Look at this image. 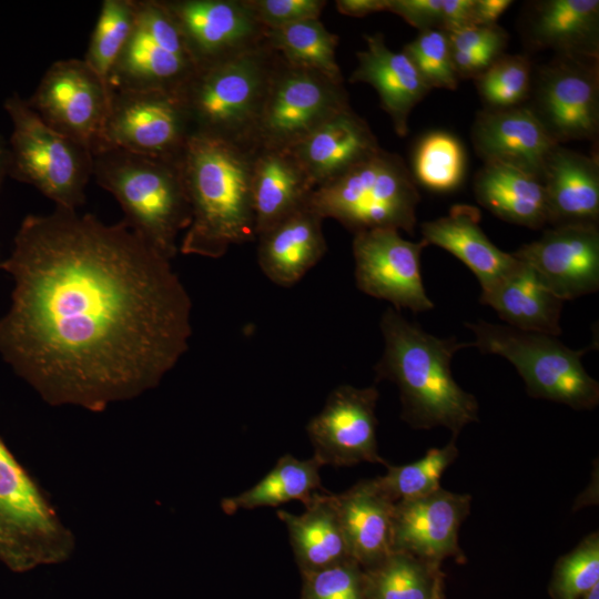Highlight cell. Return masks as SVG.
I'll return each instance as SVG.
<instances>
[{
    "instance_id": "cell-33",
    "label": "cell",
    "mask_w": 599,
    "mask_h": 599,
    "mask_svg": "<svg viewBox=\"0 0 599 599\" xmlns=\"http://www.w3.org/2000/svg\"><path fill=\"white\" fill-rule=\"evenodd\" d=\"M444 572L403 551H392L364 569L365 599H434L444 593Z\"/></svg>"
},
{
    "instance_id": "cell-41",
    "label": "cell",
    "mask_w": 599,
    "mask_h": 599,
    "mask_svg": "<svg viewBox=\"0 0 599 599\" xmlns=\"http://www.w3.org/2000/svg\"><path fill=\"white\" fill-rule=\"evenodd\" d=\"M302 576L301 599H365L364 569L353 558Z\"/></svg>"
},
{
    "instance_id": "cell-22",
    "label": "cell",
    "mask_w": 599,
    "mask_h": 599,
    "mask_svg": "<svg viewBox=\"0 0 599 599\" xmlns=\"http://www.w3.org/2000/svg\"><path fill=\"white\" fill-rule=\"evenodd\" d=\"M365 42V49L356 53L357 65L349 82L374 88L396 134L405 136L413 109L432 89L403 51L387 47L382 33L366 34Z\"/></svg>"
},
{
    "instance_id": "cell-5",
    "label": "cell",
    "mask_w": 599,
    "mask_h": 599,
    "mask_svg": "<svg viewBox=\"0 0 599 599\" xmlns=\"http://www.w3.org/2000/svg\"><path fill=\"white\" fill-rule=\"evenodd\" d=\"M420 194L396 153L379 149L339 176L317 186L308 205L353 234L392 229L413 234Z\"/></svg>"
},
{
    "instance_id": "cell-16",
    "label": "cell",
    "mask_w": 599,
    "mask_h": 599,
    "mask_svg": "<svg viewBox=\"0 0 599 599\" xmlns=\"http://www.w3.org/2000/svg\"><path fill=\"white\" fill-rule=\"evenodd\" d=\"M379 393L375 386L341 385L328 395L323 409L307 424L314 455L322 464L352 466L388 463L377 448L375 414Z\"/></svg>"
},
{
    "instance_id": "cell-42",
    "label": "cell",
    "mask_w": 599,
    "mask_h": 599,
    "mask_svg": "<svg viewBox=\"0 0 599 599\" xmlns=\"http://www.w3.org/2000/svg\"><path fill=\"white\" fill-rule=\"evenodd\" d=\"M258 22L267 30L319 19L325 0H246Z\"/></svg>"
},
{
    "instance_id": "cell-45",
    "label": "cell",
    "mask_w": 599,
    "mask_h": 599,
    "mask_svg": "<svg viewBox=\"0 0 599 599\" xmlns=\"http://www.w3.org/2000/svg\"><path fill=\"white\" fill-rule=\"evenodd\" d=\"M474 0H444L440 30L451 32L471 24Z\"/></svg>"
},
{
    "instance_id": "cell-37",
    "label": "cell",
    "mask_w": 599,
    "mask_h": 599,
    "mask_svg": "<svg viewBox=\"0 0 599 599\" xmlns=\"http://www.w3.org/2000/svg\"><path fill=\"white\" fill-rule=\"evenodd\" d=\"M459 451L454 437L440 448H430L422 458L405 465H387L385 475L373 478L393 502L429 495L440 488V478Z\"/></svg>"
},
{
    "instance_id": "cell-9",
    "label": "cell",
    "mask_w": 599,
    "mask_h": 599,
    "mask_svg": "<svg viewBox=\"0 0 599 599\" xmlns=\"http://www.w3.org/2000/svg\"><path fill=\"white\" fill-rule=\"evenodd\" d=\"M4 108L12 123L9 174L33 185L55 207L77 210L92 176L91 150L49 126L18 94Z\"/></svg>"
},
{
    "instance_id": "cell-28",
    "label": "cell",
    "mask_w": 599,
    "mask_h": 599,
    "mask_svg": "<svg viewBox=\"0 0 599 599\" xmlns=\"http://www.w3.org/2000/svg\"><path fill=\"white\" fill-rule=\"evenodd\" d=\"M351 556L363 569L382 561L392 549L394 504L376 486L363 479L334 495Z\"/></svg>"
},
{
    "instance_id": "cell-35",
    "label": "cell",
    "mask_w": 599,
    "mask_h": 599,
    "mask_svg": "<svg viewBox=\"0 0 599 599\" xmlns=\"http://www.w3.org/2000/svg\"><path fill=\"white\" fill-rule=\"evenodd\" d=\"M139 0H104L83 61L111 90L110 77L132 32Z\"/></svg>"
},
{
    "instance_id": "cell-26",
    "label": "cell",
    "mask_w": 599,
    "mask_h": 599,
    "mask_svg": "<svg viewBox=\"0 0 599 599\" xmlns=\"http://www.w3.org/2000/svg\"><path fill=\"white\" fill-rule=\"evenodd\" d=\"M541 181L548 224H597L599 165L596 158L559 144L546 162Z\"/></svg>"
},
{
    "instance_id": "cell-38",
    "label": "cell",
    "mask_w": 599,
    "mask_h": 599,
    "mask_svg": "<svg viewBox=\"0 0 599 599\" xmlns=\"http://www.w3.org/2000/svg\"><path fill=\"white\" fill-rule=\"evenodd\" d=\"M599 585V534L586 536L571 551L558 558L549 582L552 599H581Z\"/></svg>"
},
{
    "instance_id": "cell-23",
    "label": "cell",
    "mask_w": 599,
    "mask_h": 599,
    "mask_svg": "<svg viewBox=\"0 0 599 599\" xmlns=\"http://www.w3.org/2000/svg\"><path fill=\"white\" fill-rule=\"evenodd\" d=\"M323 221L307 204L256 237L258 266L272 283L293 286L322 260L327 251Z\"/></svg>"
},
{
    "instance_id": "cell-2",
    "label": "cell",
    "mask_w": 599,
    "mask_h": 599,
    "mask_svg": "<svg viewBox=\"0 0 599 599\" xmlns=\"http://www.w3.org/2000/svg\"><path fill=\"white\" fill-rule=\"evenodd\" d=\"M379 328L384 351L374 368L376 379L397 386L402 418L409 426L445 427L456 437L478 420L476 397L463 389L451 373L454 355L471 344L427 333L393 307L382 314Z\"/></svg>"
},
{
    "instance_id": "cell-1",
    "label": "cell",
    "mask_w": 599,
    "mask_h": 599,
    "mask_svg": "<svg viewBox=\"0 0 599 599\" xmlns=\"http://www.w3.org/2000/svg\"><path fill=\"white\" fill-rule=\"evenodd\" d=\"M0 268L13 281L0 355L51 406L100 413L136 398L189 348L184 284L124 221L30 214Z\"/></svg>"
},
{
    "instance_id": "cell-44",
    "label": "cell",
    "mask_w": 599,
    "mask_h": 599,
    "mask_svg": "<svg viewBox=\"0 0 599 599\" xmlns=\"http://www.w3.org/2000/svg\"><path fill=\"white\" fill-rule=\"evenodd\" d=\"M447 33V32H446ZM451 52L469 53L489 45H506L507 32L499 26H469L447 33Z\"/></svg>"
},
{
    "instance_id": "cell-34",
    "label": "cell",
    "mask_w": 599,
    "mask_h": 599,
    "mask_svg": "<svg viewBox=\"0 0 599 599\" xmlns=\"http://www.w3.org/2000/svg\"><path fill=\"white\" fill-rule=\"evenodd\" d=\"M265 43L286 63L344 84L336 58L338 37L319 19L267 29Z\"/></svg>"
},
{
    "instance_id": "cell-15",
    "label": "cell",
    "mask_w": 599,
    "mask_h": 599,
    "mask_svg": "<svg viewBox=\"0 0 599 599\" xmlns=\"http://www.w3.org/2000/svg\"><path fill=\"white\" fill-rule=\"evenodd\" d=\"M197 71L265 43L266 29L246 0H162Z\"/></svg>"
},
{
    "instance_id": "cell-13",
    "label": "cell",
    "mask_w": 599,
    "mask_h": 599,
    "mask_svg": "<svg viewBox=\"0 0 599 599\" xmlns=\"http://www.w3.org/2000/svg\"><path fill=\"white\" fill-rule=\"evenodd\" d=\"M111 90L83 59L52 63L28 102L52 129L95 150L110 106Z\"/></svg>"
},
{
    "instance_id": "cell-17",
    "label": "cell",
    "mask_w": 599,
    "mask_h": 599,
    "mask_svg": "<svg viewBox=\"0 0 599 599\" xmlns=\"http://www.w3.org/2000/svg\"><path fill=\"white\" fill-rule=\"evenodd\" d=\"M536 84L531 109L559 144L596 138L599 77L595 61L559 57L540 69Z\"/></svg>"
},
{
    "instance_id": "cell-4",
    "label": "cell",
    "mask_w": 599,
    "mask_h": 599,
    "mask_svg": "<svg viewBox=\"0 0 599 599\" xmlns=\"http://www.w3.org/2000/svg\"><path fill=\"white\" fill-rule=\"evenodd\" d=\"M92 155V175L122 207V221L153 251L172 262L179 253V236L191 223L181 161L119 149Z\"/></svg>"
},
{
    "instance_id": "cell-27",
    "label": "cell",
    "mask_w": 599,
    "mask_h": 599,
    "mask_svg": "<svg viewBox=\"0 0 599 599\" xmlns=\"http://www.w3.org/2000/svg\"><path fill=\"white\" fill-rule=\"evenodd\" d=\"M479 302L494 308L511 327L556 337L561 334L564 301L520 260L506 275L481 291Z\"/></svg>"
},
{
    "instance_id": "cell-12",
    "label": "cell",
    "mask_w": 599,
    "mask_h": 599,
    "mask_svg": "<svg viewBox=\"0 0 599 599\" xmlns=\"http://www.w3.org/2000/svg\"><path fill=\"white\" fill-rule=\"evenodd\" d=\"M196 72L162 0H139L132 32L110 77L111 91L183 92Z\"/></svg>"
},
{
    "instance_id": "cell-14",
    "label": "cell",
    "mask_w": 599,
    "mask_h": 599,
    "mask_svg": "<svg viewBox=\"0 0 599 599\" xmlns=\"http://www.w3.org/2000/svg\"><path fill=\"white\" fill-rule=\"evenodd\" d=\"M427 246L424 240L412 242L399 231L379 229L354 234L352 250L357 288L393 308L414 313L434 308L426 294L420 273V255Z\"/></svg>"
},
{
    "instance_id": "cell-18",
    "label": "cell",
    "mask_w": 599,
    "mask_h": 599,
    "mask_svg": "<svg viewBox=\"0 0 599 599\" xmlns=\"http://www.w3.org/2000/svg\"><path fill=\"white\" fill-rule=\"evenodd\" d=\"M471 496L443 489L394 504L392 549L439 565L447 558L466 561L459 529L470 512Z\"/></svg>"
},
{
    "instance_id": "cell-29",
    "label": "cell",
    "mask_w": 599,
    "mask_h": 599,
    "mask_svg": "<svg viewBox=\"0 0 599 599\" xmlns=\"http://www.w3.org/2000/svg\"><path fill=\"white\" fill-rule=\"evenodd\" d=\"M528 34L535 45L551 49L559 57L597 61L599 1H539L530 17Z\"/></svg>"
},
{
    "instance_id": "cell-32",
    "label": "cell",
    "mask_w": 599,
    "mask_h": 599,
    "mask_svg": "<svg viewBox=\"0 0 599 599\" xmlns=\"http://www.w3.org/2000/svg\"><path fill=\"white\" fill-rule=\"evenodd\" d=\"M323 464L313 456L297 459L287 454L253 487L222 500L227 515L240 509L278 506L291 500L307 505L318 489H322L319 469Z\"/></svg>"
},
{
    "instance_id": "cell-6",
    "label": "cell",
    "mask_w": 599,
    "mask_h": 599,
    "mask_svg": "<svg viewBox=\"0 0 599 599\" xmlns=\"http://www.w3.org/2000/svg\"><path fill=\"white\" fill-rule=\"evenodd\" d=\"M75 547L45 490L0 437V562L24 573L68 561Z\"/></svg>"
},
{
    "instance_id": "cell-49",
    "label": "cell",
    "mask_w": 599,
    "mask_h": 599,
    "mask_svg": "<svg viewBox=\"0 0 599 599\" xmlns=\"http://www.w3.org/2000/svg\"><path fill=\"white\" fill-rule=\"evenodd\" d=\"M581 599H599V585H596Z\"/></svg>"
},
{
    "instance_id": "cell-8",
    "label": "cell",
    "mask_w": 599,
    "mask_h": 599,
    "mask_svg": "<svg viewBox=\"0 0 599 599\" xmlns=\"http://www.w3.org/2000/svg\"><path fill=\"white\" fill-rule=\"evenodd\" d=\"M466 326L475 335L471 346L484 354L499 355L510 362L531 397L560 403L577 410L598 406L599 384L581 362L588 348L571 349L556 336L483 319L466 323Z\"/></svg>"
},
{
    "instance_id": "cell-3",
    "label": "cell",
    "mask_w": 599,
    "mask_h": 599,
    "mask_svg": "<svg viewBox=\"0 0 599 599\" xmlns=\"http://www.w3.org/2000/svg\"><path fill=\"white\" fill-rule=\"evenodd\" d=\"M253 149L193 134L181 159L191 223L179 252L222 257L231 246L256 238L252 202Z\"/></svg>"
},
{
    "instance_id": "cell-19",
    "label": "cell",
    "mask_w": 599,
    "mask_h": 599,
    "mask_svg": "<svg viewBox=\"0 0 599 599\" xmlns=\"http://www.w3.org/2000/svg\"><path fill=\"white\" fill-rule=\"evenodd\" d=\"M528 264L564 302L599 288L597 224H559L512 253Z\"/></svg>"
},
{
    "instance_id": "cell-43",
    "label": "cell",
    "mask_w": 599,
    "mask_h": 599,
    "mask_svg": "<svg viewBox=\"0 0 599 599\" xmlns=\"http://www.w3.org/2000/svg\"><path fill=\"white\" fill-rule=\"evenodd\" d=\"M444 0H388L387 11L419 31L440 29Z\"/></svg>"
},
{
    "instance_id": "cell-50",
    "label": "cell",
    "mask_w": 599,
    "mask_h": 599,
    "mask_svg": "<svg viewBox=\"0 0 599 599\" xmlns=\"http://www.w3.org/2000/svg\"><path fill=\"white\" fill-rule=\"evenodd\" d=\"M434 599H445V593H441L440 596L434 598Z\"/></svg>"
},
{
    "instance_id": "cell-20",
    "label": "cell",
    "mask_w": 599,
    "mask_h": 599,
    "mask_svg": "<svg viewBox=\"0 0 599 599\" xmlns=\"http://www.w3.org/2000/svg\"><path fill=\"white\" fill-rule=\"evenodd\" d=\"M471 139L485 163L511 166L539 179L548 158L559 145L528 106L488 109L478 113Z\"/></svg>"
},
{
    "instance_id": "cell-11",
    "label": "cell",
    "mask_w": 599,
    "mask_h": 599,
    "mask_svg": "<svg viewBox=\"0 0 599 599\" xmlns=\"http://www.w3.org/2000/svg\"><path fill=\"white\" fill-rule=\"evenodd\" d=\"M348 106L344 84L291 65L277 55L252 149L288 150L322 122Z\"/></svg>"
},
{
    "instance_id": "cell-39",
    "label": "cell",
    "mask_w": 599,
    "mask_h": 599,
    "mask_svg": "<svg viewBox=\"0 0 599 599\" xmlns=\"http://www.w3.org/2000/svg\"><path fill=\"white\" fill-rule=\"evenodd\" d=\"M531 64L525 55L502 54L476 78L478 92L491 110L518 106L529 92Z\"/></svg>"
},
{
    "instance_id": "cell-21",
    "label": "cell",
    "mask_w": 599,
    "mask_h": 599,
    "mask_svg": "<svg viewBox=\"0 0 599 599\" xmlns=\"http://www.w3.org/2000/svg\"><path fill=\"white\" fill-rule=\"evenodd\" d=\"M379 149L370 126L348 106L322 122L288 150L316 189Z\"/></svg>"
},
{
    "instance_id": "cell-31",
    "label": "cell",
    "mask_w": 599,
    "mask_h": 599,
    "mask_svg": "<svg viewBox=\"0 0 599 599\" xmlns=\"http://www.w3.org/2000/svg\"><path fill=\"white\" fill-rule=\"evenodd\" d=\"M474 192L480 205L506 222L529 229L548 224L545 186L535 175L485 163L475 176Z\"/></svg>"
},
{
    "instance_id": "cell-7",
    "label": "cell",
    "mask_w": 599,
    "mask_h": 599,
    "mask_svg": "<svg viewBox=\"0 0 599 599\" xmlns=\"http://www.w3.org/2000/svg\"><path fill=\"white\" fill-rule=\"evenodd\" d=\"M277 54L266 44L199 70L183 91L193 134L252 149Z\"/></svg>"
},
{
    "instance_id": "cell-48",
    "label": "cell",
    "mask_w": 599,
    "mask_h": 599,
    "mask_svg": "<svg viewBox=\"0 0 599 599\" xmlns=\"http://www.w3.org/2000/svg\"><path fill=\"white\" fill-rule=\"evenodd\" d=\"M10 171V152L8 142L0 135V189Z\"/></svg>"
},
{
    "instance_id": "cell-24",
    "label": "cell",
    "mask_w": 599,
    "mask_h": 599,
    "mask_svg": "<svg viewBox=\"0 0 599 599\" xmlns=\"http://www.w3.org/2000/svg\"><path fill=\"white\" fill-rule=\"evenodd\" d=\"M480 211L467 204H456L447 215L422 223L420 232L427 245L439 246L461 261L486 290L518 262L512 253L498 248L484 233Z\"/></svg>"
},
{
    "instance_id": "cell-47",
    "label": "cell",
    "mask_w": 599,
    "mask_h": 599,
    "mask_svg": "<svg viewBox=\"0 0 599 599\" xmlns=\"http://www.w3.org/2000/svg\"><path fill=\"white\" fill-rule=\"evenodd\" d=\"M388 0H336L335 7L341 14L362 18L368 14L387 11Z\"/></svg>"
},
{
    "instance_id": "cell-30",
    "label": "cell",
    "mask_w": 599,
    "mask_h": 599,
    "mask_svg": "<svg viewBox=\"0 0 599 599\" xmlns=\"http://www.w3.org/2000/svg\"><path fill=\"white\" fill-rule=\"evenodd\" d=\"M277 516L288 530L301 573L352 558L334 495L315 493L302 515L278 510Z\"/></svg>"
},
{
    "instance_id": "cell-25",
    "label": "cell",
    "mask_w": 599,
    "mask_h": 599,
    "mask_svg": "<svg viewBox=\"0 0 599 599\" xmlns=\"http://www.w3.org/2000/svg\"><path fill=\"white\" fill-rule=\"evenodd\" d=\"M252 202L256 237L306 206L315 190L290 150L253 149Z\"/></svg>"
},
{
    "instance_id": "cell-36",
    "label": "cell",
    "mask_w": 599,
    "mask_h": 599,
    "mask_svg": "<svg viewBox=\"0 0 599 599\" xmlns=\"http://www.w3.org/2000/svg\"><path fill=\"white\" fill-rule=\"evenodd\" d=\"M466 156L459 140L450 133L434 131L423 136L413 154L412 175L416 184L434 192H450L465 175Z\"/></svg>"
},
{
    "instance_id": "cell-10",
    "label": "cell",
    "mask_w": 599,
    "mask_h": 599,
    "mask_svg": "<svg viewBox=\"0 0 599 599\" xmlns=\"http://www.w3.org/2000/svg\"><path fill=\"white\" fill-rule=\"evenodd\" d=\"M192 135L183 92L112 90L108 116L93 153L119 149L180 162Z\"/></svg>"
},
{
    "instance_id": "cell-40",
    "label": "cell",
    "mask_w": 599,
    "mask_h": 599,
    "mask_svg": "<svg viewBox=\"0 0 599 599\" xmlns=\"http://www.w3.org/2000/svg\"><path fill=\"white\" fill-rule=\"evenodd\" d=\"M403 52L410 59L430 88L455 90L458 75L454 69L448 35L440 29L419 31Z\"/></svg>"
},
{
    "instance_id": "cell-46",
    "label": "cell",
    "mask_w": 599,
    "mask_h": 599,
    "mask_svg": "<svg viewBox=\"0 0 599 599\" xmlns=\"http://www.w3.org/2000/svg\"><path fill=\"white\" fill-rule=\"evenodd\" d=\"M511 4V0H474L471 24L477 27L496 26L498 19Z\"/></svg>"
}]
</instances>
